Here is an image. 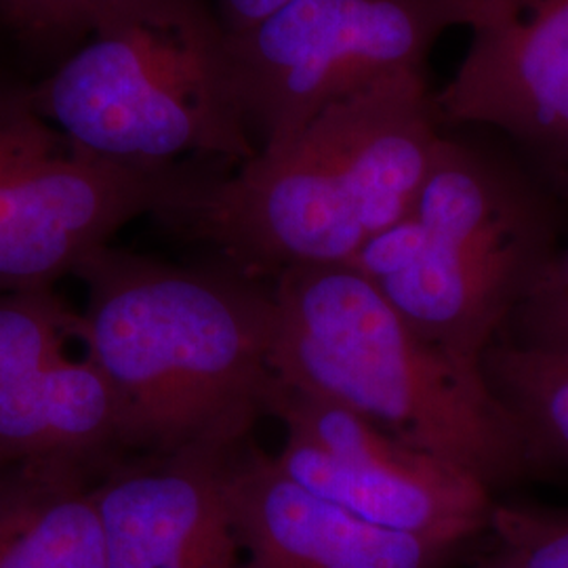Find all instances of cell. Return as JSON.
I'll return each mask as SVG.
<instances>
[{
	"label": "cell",
	"mask_w": 568,
	"mask_h": 568,
	"mask_svg": "<svg viewBox=\"0 0 568 568\" xmlns=\"http://www.w3.org/2000/svg\"><path fill=\"white\" fill-rule=\"evenodd\" d=\"M110 0H0V28L49 68L68 55Z\"/></svg>",
	"instance_id": "16"
},
{
	"label": "cell",
	"mask_w": 568,
	"mask_h": 568,
	"mask_svg": "<svg viewBox=\"0 0 568 568\" xmlns=\"http://www.w3.org/2000/svg\"><path fill=\"white\" fill-rule=\"evenodd\" d=\"M79 333L81 316L51 288L0 291V392L68 356Z\"/></svg>",
	"instance_id": "15"
},
{
	"label": "cell",
	"mask_w": 568,
	"mask_h": 568,
	"mask_svg": "<svg viewBox=\"0 0 568 568\" xmlns=\"http://www.w3.org/2000/svg\"><path fill=\"white\" fill-rule=\"evenodd\" d=\"M32 95L68 142L108 163L222 173L257 152L213 0H110Z\"/></svg>",
	"instance_id": "4"
},
{
	"label": "cell",
	"mask_w": 568,
	"mask_h": 568,
	"mask_svg": "<svg viewBox=\"0 0 568 568\" xmlns=\"http://www.w3.org/2000/svg\"><path fill=\"white\" fill-rule=\"evenodd\" d=\"M554 253L527 183L469 126H445L415 203L347 265L429 344L471 365Z\"/></svg>",
	"instance_id": "5"
},
{
	"label": "cell",
	"mask_w": 568,
	"mask_h": 568,
	"mask_svg": "<svg viewBox=\"0 0 568 568\" xmlns=\"http://www.w3.org/2000/svg\"><path fill=\"white\" fill-rule=\"evenodd\" d=\"M225 493L244 568H436L453 549L328 504L248 440L227 455Z\"/></svg>",
	"instance_id": "10"
},
{
	"label": "cell",
	"mask_w": 568,
	"mask_h": 568,
	"mask_svg": "<svg viewBox=\"0 0 568 568\" xmlns=\"http://www.w3.org/2000/svg\"><path fill=\"white\" fill-rule=\"evenodd\" d=\"M270 366L284 386L339 403L488 490L541 459L471 365L429 344L354 265H300L274 278Z\"/></svg>",
	"instance_id": "3"
},
{
	"label": "cell",
	"mask_w": 568,
	"mask_h": 568,
	"mask_svg": "<svg viewBox=\"0 0 568 568\" xmlns=\"http://www.w3.org/2000/svg\"><path fill=\"white\" fill-rule=\"evenodd\" d=\"M436 105L445 126L501 133L568 182V0H495Z\"/></svg>",
	"instance_id": "9"
},
{
	"label": "cell",
	"mask_w": 568,
	"mask_h": 568,
	"mask_svg": "<svg viewBox=\"0 0 568 568\" xmlns=\"http://www.w3.org/2000/svg\"><path fill=\"white\" fill-rule=\"evenodd\" d=\"M499 554L516 568H568V511L493 506Z\"/></svg>",
	"instance_id": "17"
},
{
	"label": "cell",
	"mask_w": 568,
	"mask_h": 568,
	"mask_svg": "<svg viewBox=\"0 0 568 568\" xmlns=\"http://www.w3.org/2000/svg\"><path fill=\"white\" fill-rule=\"evenodd\" d=\"M495 0H286L230 37L244 119L257 148L291 135L333 103L382 82L426 74L453 28L471 30Z\"/></svg>",
	"instance_id": "6"
},
{
	"label": "cell",
	"mask_w": 568,
	"mask_h": 568,
	"mask_svg": "<svg viewBox=\"0 0 568 568\" xmlns=\"http://www.w3.org/2000/svg\"><path fill=\"white\" fill-rule=\"evenodd\" d=\"M270 417L284 426L276 464L297 485L371 525L457 548L490 525V490L408 447L347 406L278 382Z\"/></svg>",
	"instance_id": "8"
},
{
	"label": "cell",
	"mask_w": 568,
	"mask_h": 568,
	"mask_svg": "<svg viewBox=\"0 0 568 568\" xmlns=\"http://www.w3.org/2000/svg\"><path fill=\"white\" fill-rule=\"evenodd\" d=\"M0 568H105L95 488L82 464L0 466Z\"/></svg>",
	"instance_id": "13"
},
{
	"label": "cell",
	"mask_w": 568,
	"mask_h": 568,
	"mask_svg": "<svg viewBox=\"0 0 568 568\" xmlns=\"http://www.w3.org/2000/svg\"><path fill=\"white\" fill-rule=\"evenodd\" d=\"M286 0H213L227 34H236L262 20Z\"/></svg>",
	"instance_id": "18"
},
{
	"label": "cell",
	"mask_w": 568,
	"mask_h": 568,
	"mask_svg": "<svg viewBox=\"0 0 568 568\" xmlns=\"http://www.w3.org/2000/svg\"><path fill=\"white\" fill-rule=\"evenodd\" d=\"M230 453L150 455L95 487L105 568H244L225 493Z\"/></svg>",
	"instance_id": "11"
},
{
	"label": "cell",
	"mask_w": 568,
	"mask_h": 568,
	"mask_svg": "<svg viewBox=\"0 0 568 568\" xmlns=\"http://www.w3.org/2000/svg\"><path fill=\"white\" fill-rule=\"evenodd\" d=\"M116 445H122L121 406L87 356H63L0 392V466L84 464Z\"/></svg>",
	"instance_id": "12"
},
{
	"label": "cell",
	"mask_w": 568,
	"mask_h": 568,
	"mask_svg": "<svg viewBox=\"0 0 568 568\" xmlns=\"http://www.w3.org/2000/svg\"><path fill=\"white\" fill-rule=\"evenodd\" d=\"M488 386L516 415L539 459L568 464V345L499 335L483 356Z\"/></svg>",
	"instance_id": "14"
},
{
	"label": "cell",
	"mask_w": 568,
	"mask_h": 568,
	"mask_svg": "<svg viewBox=\"0 0 568 568\" xmlns=\"http://www.w3.org/2000/svg\"><path fill=\"white\" fill-rule=\"evenodd\" d=\"M483 568H516V567H514V565H511V562H509L508 558H506V556H504V554H499V551H497V556H495V560H493V562H490V565H487V567H483Z\"/></svg>",
	"instance_id": "19"
},
{
	"label": "cell",
	"mask_w": 568,
	"mask_h": 568,
	"mask_svg": "<svg viewBox=\"0 0 568 568\" xmlns=\"http://www.w3.org/2000/svg\"><path fill=\"white\" fill-rule=\"evenodd\" d=\"M443 131L427 72L398 77L328 105L243 164L204 175L166 220L255 281L349 264L408 213Z\"/></svg>",
	"instance_id": "2"
},
{
	"label": "cell",
	"mask_w": 568,
	"mask_h": 568,
	"mask_svg": "<svg viewBox=\"0 0 568 568\" xmlns=\"http://www.w3.org/2000/svg\"><path fill=\"white\" fill-rule=\"evenodd\" d=\"M79 339L121 406L122 445L230 453L270 417L272 288L239 270L185 267L103 246L77 270Z\"/></svg>",
	"instance_id": "1"
},
{
	"label": "cell",
	"mask_w": 568,
	"mask_h": 568,
	"mask_svg": "<svg viewBox=\"0 0 568 568\" xmlns=\"http://www.w3.org/2000/svg\"><path fill=\"white\" fill-rule=\"evenodd\" d=\"M204 173L89 156L37 108L32 82L0 72V291L51 288L138 217H166Z\"/></svg>",
	"instance_id": "7"
}]
</instances>
